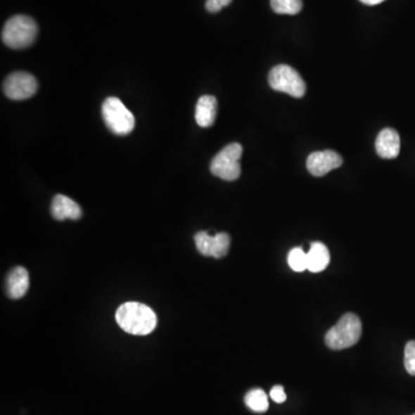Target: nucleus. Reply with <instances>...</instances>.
<instances>
[{"label":"nucleus","mask_w":415,"mask_h":415,"mask_svg":"<svg viewBox=\"0 0 415 415\" xmlns=\"http://www.w3.org/2000/svg\"><path fill=\"white\" fill-rule=\"evenodd\" d=\"M119 326L127 333L135 336L149 335L156 328V314L147 305L126 302L115 313Z\"/></svg>","instance_id":"nucleus-1"},{"label":"nucleus","mask_w":415,"mask_h":415,"mask_svg":"<svg viewBox=\"0 0 415 415\" xmlns=\"http://www.w3.org/2000/svg\"><path fill=\"white\" fill-rule=\"evenodd\" d=\"M362 333V324L355 314L347 313L339 319L335 326L326 332V344L331 350L352 347L359 342Z\"/></svg>","instance_id":"nucleus-2"},{"label":"nucleus","mask_w":415,"mask_h":415,"mask_svg":"<svg viewBox=\"0 0 415 415\" xmlns=\"http://www.w3.org/2000/svg\"><path fill=\"white\" fill-rule=\"evenodd\" d=\"M37 25L34 19L27 15H15L11 18L1 32V39L11 49L28 48L35 41Z\"/></svg>","instance_id":"nucleus-3"},{"label":"nucleus","mask_w":415,"mask_h":415,"mask_svg":"<svg viewBox=\"0 0 415 415\" xmlns=\"http://www.w3.org/2000/svg\"><path fill=\"white\" fill-rule=\"evenodd\" d=\"M102 115L106 126L115 134L122 136L129 134L134 129V115L119 98H106L103 103Z\"/></svg>","instance_id":"nucleus-4"},{"label":"nucleus","mask_w":415,"mask_h":415,"mask_svg":"<svg viewBox=\"0 0 415 415\" xmlns=\"http://www.w3.org/2000/svg\"><path fill=\"white\" fill-rule=\"evenodd\" d=\"M243 155V147L239 143L227 144L211 160L210 171L215 177L226 181H234L241 174L239 160Z\"/></svg>","instance_id":"nucleus-5"},{"label":"nucleus","mask_w":415,"mask_h":415,"mask_svg":"<svg viewBox=\"0 0 415 415\" xmlns=\"http://www.w3.org/2000/svg\"><path fill=\"white\" fill-rule=\"evenodd\" d=\"M269 84L279 93L288 94L295 98L304 97L306 84L297 70L288 65H278L269 73Z\"/></svg>","instance_id":"nucleus-6"},{"label":"nucleus","mask_w":415,"mask_h":415,"mask_svg":"<svg viewBox=\"0 0 415 415\" xmlns=\"http://www.w3.org/2000/svg\"><path fill=\"white\" fill-rule=\"evenodd\" d=\"M4 93L13 101H25L35 95L39 88L37 81L27 72H15L4 81Z\"/></svg>","instance_id":"nucleus-7"},{"label":"nucleus","mask_w":415,"mask_h":415,"mask_svg":"<svg viewBox=\"0 0 415 415\" xmlns=\"http://www.w3.org/2000/svg\"><path fill=\"white\" fill-rule=\"evenodd\" d=\"M230 243V236L224 232L210 236L205 231H201L195 234V245L198 252L203 256H211L215 259H222L226 255Z\"/></svg>","instance_id":"nucleus-8"},{"label":"nucleus","mask_w":415,"mask_h":415,"mask_svg":"<svg viewBox=\"0 0 415 415\" xmlns=\"http://www.w3.org/2000/svg\"><path fill=\"white\" fill-rule=\"evenodd\" d=\"M342 164V157L333 151H317L310 153L307 158V169L315 177L326 176L332 170L340 167Z\"/></svg>","instance_id":"nucleus-9"},{"label":"nucleus","mask_w":415,"mask_h":415,"mask_svg":"<svg viewBox=\"0 0 415 415\" xmlns=\"http://www.w3.org/2000/svg\"><path fill=\"white\" fill-rule=\"evenodd\" d=\"M377 153L385 160L396 158L400 153V134L392 128H384L376 139Z\"/></svg>","instance_id":"nucleus-10"},{"label":"nucleus","mask_w":415,"mask_h":415,"mask_svg":"<svg viewBox=\"0 0 415 415\" xmlns=\"http://www.w3.org/2000/svg\"><path fill=\"white\" fill-rule=\"evenodd\" d=\"M51 214L56 221L63 222L65 219L77 221L81 217L82 211L77 202H74L72 198L65 195L59 194L56 195L52 201Z\"/></svg>","instance_id":"nucleus-11"},{"label":"nucleus","mask_w":415,"mask_h":415,"mask_svg":"<svg viewBox=\"0 0 415 415\" xmlns=\"http://www.w3.org/2000/svg\"><path fill=\"white\" fill-rule=\"evenodd\" d=\"M217 115V99L210 95L200 97L195 110V120L200 127L208 128L214 124Z\"/></svg>","instance_id":"nucleus-12"},{"label":"nucleus","mask_w":415,"mask_h":415,"mask_svg":"<svg viewBox=\"0 0 415 415\" xmlns=\"http://www.w3.org/2000/svg\"><path fill=\"white\" fill-rule=\"evenodd\" d=\"M29 274L23 267H16L8 274L6 279V292L12 299L25 297L29 288Z\"/></svg>","instance_id":"nucleus-13"},{"label":"nucleus","mask_w":415,"mask_h":415,"mask_svg":"<svg viewBox=\"0 0 415 415\" xmlns=\"http://www.w3.org/2000/svg\"><path fill=\"white\" fill-rule=\"evenodd\" d=\"M308 254V270L314 274L326 270L330 263V252L322 243H313Z\"/></svg>","instance_id":"nucleus-14"},{"label":"nucleus","mask_w":415,"mask_h":415,"mask_svg":"<svg viewBox=\"0 0 415 415\" xmlns=\"http://www.w3.org/2000/svg\"><path fill=\"white\" fill-rule=\"evenodd\" d=\"M245 402L249 409L256 413H264L269 409L268 396L261 389H253L245 397Z\"/></svg>","instance_id":"nucleus-15"},{"label":"nucleus","mask_w":415,"mask_h":415,"mask_svg":"<svg viewBox=\"0 0 415 415\" xmlns=\"http://www.w3.org/2000/svg\"><path fill=\"white\" fill-rule=\"evenodd\" d=\"M270 4L277 14L295 15L302 10V0H270Z\"/></svg>","instance_id":"nucleus-16"},{"label":"nucleus","mask_w":415,"mask_h":415,"mask_svg":"<svg viewBox=\"0 0 415 415\" xmlns=\"http://www.w3.org/2000/svg\"><path fill=\"white\" fill-rule=\"evenodd\" d=\"M288 262L293 272H302L308 270V254L301 247H295L288 253Z\"/></svg>","instance_id":"nucleus-17"},{"label":"nucleus","mask_w":415,"mask_h":415,"mask_svg":"<svg viewBox=\"0 0 415 415\" xmlns=\"http://www.w3.org/2000/svg\"><path fill=\"white\" fill-rule=\"evenodd\" d=\"M404 364L407 373L415 376V340H411L406 344Z\"/></svg>","instance_id":"nucleus-18"},{"label":"nucleus","mask_w":415,"mask_h":415,"mask_svg":"<svg viewBox=\"0 0 415 415\" xmlns=\"http://www.w3.org/2000/svg\"><path fill=\"white\" fill-rule=\"evenodd\" d=\"M232 0H207L205 8L210 13H217L223 7L229 6Z\"/></svg>","instance_id":"nucleus-19"},{"label":"nucleus","mask_w":415,"mask_h":415,"mask_svg":"<svg viewBox=\"0 0 415 415\" xmlns=\"http://www.w3.org/2000/svg\"><path fill=\"white\" fill-rule=\"evenodd\" d=\"M270 397L277 404H283L286 400V393H285L284 388L281 387V385H275L270 391Z\"/></svg>","instance_id":"nucleus-20"},{"label":"nucleus","mask_w":415,"mask_h":415,"mask_svg":"<svg viewBox=\"0 0 415 415\" xmlns=\"http://www.w3.org/2000/svg\"><path fill=\"white\" fill-rule=\"evenodd\" d=\"M361 3L374 6V5H378V4L383 3L384 0H360Z\"/></svg>","instance_id":"nucleus-21"},{"label":"nucleus","mask_w":415,"mask_h":415,"mask_svg":"<svg viewBox=\"0 0 415 415\" xmlns=\"http://www.w3.org/2000/svg\"><path fill=\"white\" fill-rule=\"evenodd\" d=\"M415 415V414H414Z\"/></svg>","instance_id":"nucleus-22"}]
</instances>
